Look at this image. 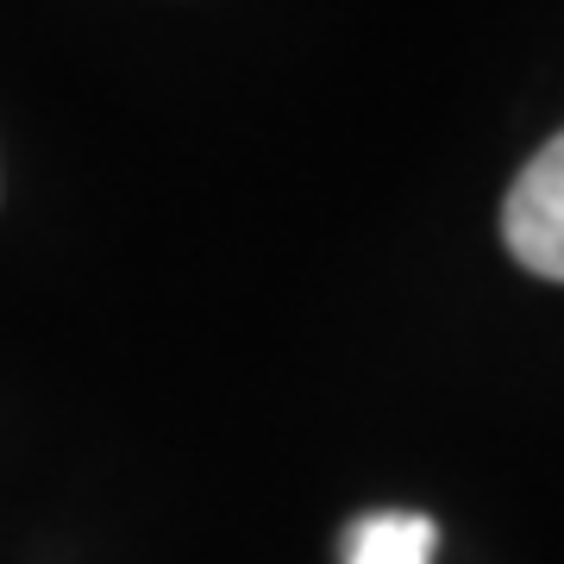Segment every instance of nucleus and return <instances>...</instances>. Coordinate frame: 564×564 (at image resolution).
I'll return each mask as SVG.
<instances>
[{
    "label": "nucleus",
    "instance_id": "obj_1",
    "mask_svg": "<svg viewBox=\"0 0 564 564\" xmlns=\"http://www.w3.org/2000/svg\"><path fill=\"white\" fill-rule=\"evenodd\" d=\"M502 239L533 276L564 282V132L533 151L502 202Z\"/></svg>",
    "mask_w": 564,
    "mask_h": 564
},
{
    "label": "nucleus",
    "instance_id": "obj_2",
    "mask_svg": "<svg viewBox=\"0 0 564 564\" xmlns=\"http://www.w3.org/2000/svg\"><path fill=\"white\" fill-rule=\"evenodd\" d=\"M440 527L426 514H364L345 533V564H433Z\"/></svg>",
    "mask_w": 564,
    "mask_h": 564
}]
</instances>
